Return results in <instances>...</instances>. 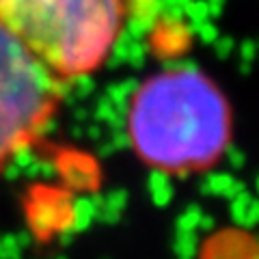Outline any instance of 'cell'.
I'll return each mask as SVG.
<instances>
[{"label":"cell","instance_id":"6da1fadb","mask_svg":"<svg viewBox=\"0 0 259 259\" xmlns=\"http://www.w3.org/2000/svg\"><path fill=\"white\" fill-rule=\"evenodd\" d=\"M123 125L134 156L173 177L214 168L233 136L227 95L192 65H173L141 80L127 97Z\"/></svg>","mask_w":259,"mask_h":259},{"label":"cell","instance_id":"7a4b0ae2","mask_svg":"<svg viewBox=\"0 0 259 259\" xmlns=\"http://www.w3.org/2000/svg\"><path fill=\"white\" fill-rule=\"evenodd\" d=\"M125 20L127 0H0V22L63 84L106 67Z\"/></svg>","mask_w":259,"mask_h":259},{"label":"cell","instance_id":"3957f363","mask_svg":"<svg viewBox=\"0 0 259 259\" xmlns=\"http://www.w3.org/2000/svg\"><path fill=\"white\" fill-rule=\"evenodd\" d=\"M65 87L0 22V175L52 127Z\"/></svg>","mask_w":259,"mask_h":259}]
</instances>
